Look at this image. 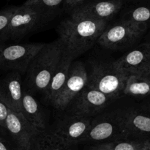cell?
I'll return each instance as SVG.
<instances>
[{"label": "cell", "mask_w": 150, "mask_h": 150, "mask_svg": "<svg viewBox=\"0 0 150 150\" xmlns=\"http://www.w3.org/2000/svg\"><path fill=\"white\" fill-rule=\"evenodd\" d=\"M108 23L104 21L70 16L59 26V40L65 52L75 59L95 45Z\"/></svg>", "instance_id": "6da1fadb"}, {"label": "cell", "mask_w": 150, "mask_h": 150, "mask_svg": "<svg viewBox=\"0 0 150 150\" xmlns=\"http://www.w3.org/2000/svg\"><path fill=\"white\" fill-rule=\"evenodd\" d=\"M64 48L59 40L45 44L31 62L26 70V90L45 92L64 55Z\"/></svg>", "instance_id": "7a4b0ae2"}, {"label": "cell", "mask_w": 150, "mask_h": 150, "mask_svg": "<svg viewBox=\"0 0 150 150\" xmlns=\"http://www.w3.org/2000/svg\"><path fill=\"white\" fill-rule=\"evenodd\" d=\"M148 29L146 25L120 19L113 24L107 25L97 42L107 49H123L136 43Z\"/></svg>", "instance_id": "3957f363"}, {"label": "cell", "mask_w": 150, "mask_h": 150, "mask_svg": "<svg viewBox=\"0 0 150 150\" xmlns=\"http://www.w3.org/2000/svg\"><path fill=\"white\" fill-rule=\"evenodd\" d=\"M88 76V85L114 100L123 96L128 75L121 71L112 62L94 64Z\"/></svg>", "instance_id": "277c9868"}, {"label": "cell", "mask_w": 150, "mask_h": 150, "mask_svg": "<svg viewBox=\"0 0 150 150\" xmlns=\"http://www.w3.org/2000/svg\"><path fill=\"white\" fill-rule=\"evenodd\" d=\"M51 18L39 9L31 5L17 7L9 22L3 40L22 38Z\"/></svg>", "instance_id": "5b68a950"}, {"label": "cell", "mask_w": 150, "mask_h": 150, "mask_svg": "<svg viewBox=\"0 0 150 150\" xmlns=\"http://www.w3.org/2000/svg\"><path fill=\"white\" fill-rule=\"evenodd\" d=\"M44 43L0 45V70H12L26 73L34 57L44 46Z\"/></svg>", "instance_id": "8992f818"}, {"label": "cell", "mask_w": 150, "mask_h": 150, "mask_svg": "<svg viewBox=\"0 0 150 150\" xmlns=\"http://www.w3.org/2000/svg\"><path fill=\"white\" fill-rule=\"evenodd\" d=\"M88 79V72L83 63L73 62L65 83L53 105L59 110L65 109L86 87Z\"/></svg>", "instance_id": "52a82bcc"}, {"label": "cell", "mask_w": 150, "mask_h": 150, "mask_svg": "<svg viewBox=\"0 0 150 150\" xmlns=\"http://www.w3.org/2000/svg\"><path fill=\"white\" fill-rule=\"evenodd\" d=\"M92 122L91 117L72 114L58 121L50 132L64 143L77 146Z\"/></svg>", "instance_id": "ba28073f"}, {"label": "cell", "mask_w": 150, "mask_h": 150, "mask_svg": "<svg viewBox=\"0 0 150 150\" xmlns=\"http://www.w3.org/2000/svg\"><path fill=\"white\" fill-rule=\"evenodd\" d=\"M126 139L120 123L119 114L92 121L89 130L81 139L79 144L95 143L108 140Z\"/></svg>", "instance_id": "9c48e42d"}, {"label": "cell", "mask_w": 150, "mask_h": 150, "mask_svg": "<svg viewBox=\"0 0 150 150\" xmlns=\"http://www.w3.org/2000/svg\"><path fill=\"white\" fill-rule=\"evenodd\" d=\"M6 135L10 138L16 150H30L31 142L36 130L21 113L9 108L5 121Z\"/></svg>", "instance_id": "30bf717a"}, {"label": "cell", "mask_w": 150, "mask_h": 150, "mask_svg": "<svg viewBox=\"0 0 150 150\" xmlns=\"http://www.w3.org/2000/svg\"><path fill=\"white\" fill-rule=\"evenodd\" d=\"M124 4L120 0H86L70 13L72 16L108 22L121 11Z\"/></svg>", "instance_id": "8fae6325"}, {"label": "cell", "mask_w": 150, "mask_h": 150, "mask_svg": "<svg viewBox=\"0 0 150 150\" xmlns=\"http://www.w3.org/2000/svg\"><path fill=\"white\" fill-rule=\"evenodd\" d=\"M112 100V98L87 84L73 101L74 103L72 114L91 117L104 109Z\"/></svg>", "instance_id": "7c38bea8"}, {"label": "cell", "mask_w": 150, "mask_h": 150, "mask_svg": "<svg viewBox=\"0 0 150 150\" xmlns=\"http://www.w3.org/2000/svg\"><path fill=\"white\" fill-rule=\"evenodd\" d=\"M113 63L128 76L141 73L150 67V42H143Z\"/></svg>", "instance_id": "4fadbf2b"}, {"label": "cell", "mask_w": 150, "mask_h": 150, "mask_svg": "<svg viewBox=\"0 0 150 150\" xmlns=\"http://www.w3.org/2000/svg\"><path fill=\"white\" fill-rule=\"evenodd\" d=\"M23 82L21 73L12 71L0 79V97L12 111L21 113Z\"/></svg>", "instance_id": "5bb4252c"}, {"label": "cell", "mask_w": 150, "mask_h": 150, "mask_svg": "<svg viewBox=\"0 0 150 150\" xmlns=\"http://www.w3.org/2000/svg\"><path fill=\"white\" fill-rule=\"evenodd\" d=\"M126 139L130 136L145 137L150 135V114L137 110H127L119 114Z\"/></svg>", "instance_id": "9a60e30c"}, {"label": "cell", "mask_w": 150, "mask_h": 150, "mask_svg": "<svg viewBox=\"0 0 150 150\" xmlns=\"http://www.w3.org/2000/svg\"><path fill=\"white\" fill-rule=\"evenodd\" d=\"M21 114L36 132L45 131L46 122L43 111L37 100L26 89L22 98Z\"/></svg>", "instance_id": "2e32d148"}, {"label": "cell", "mask_w": 150, "mask_h": 150, "mask_svg": "<svg viewBox=\"0 0 150 150\" xmlns=\"http://www.w3.org/2000/svg\"><path fill=\"white\" fill-rule=\"evenodd\" d=\"M74 58L67 53L64 52L58 64L57 70L48 84V88L44 92L45 99L51 103H54L61 92L68 76L70 66Z\"/></svg>", "instance_id": "e0dca14e"}, {"label": "cell", "mask_w": 150, "mask_h": 150, "mask_svg": "<svg viewBox=\"0 0 150 150\" xmlns=\"http://www.w3.org/2000/svg\"><path fill=\"white\" fill-rule=\"evenodd\" d=\"M76 146L68 145L54 136L50 131L36 132L31 142L30 150H75Z\"/></svg>", "instance_id": "ac0fdd59"}, {"label": "cell", "mask_w": 150, "mask_h": 150, "mask_svg": "<svg viewBox=\"0 0 150 150\" xmlns=\"http://www.w3.org/2000/svg\"><path fill=\"white\" fill-rule=\"evenodd\" d=\"M121 19L146 25L149 29L150 0H141L131 2V4L124 10Z\"/></svg>", "instance_id": "d6986e66"}, {"label": "cell", "mask_w": 150, "mask_h": 150, "mask_svg": "<svg viewBox=\"0 0 150 150\" xmlns=\"http://www.w3.org/2000/svg\"><path fill=\"white\" fill-rule=\"evenodd\" d=\"M123 95L137 98L149 96L150 95V80L143 75H130L126 81Z\"/></svg>", "instance_id": "ffe728a7"}, {"label": "cell", "mask_w": 150, "mask_h": 150, "mask_svg": "<svg viewBox=\"0 0 150 150\" xmlns=\"http://www.w3.org/2000/svg\"><path fill=\"white\" fill-rule=\"evenodd\" d=\"M144 141L119 139L92 146L90 150H143Z\"/></svg>", "instance_id": "44dd1931"}, {"label": "cell", "mask_w": 150, "mask_h": 150, "mask_svg": "<svg viewBox=\"0 0 150 150\" xmlns=\"http://www.w3.org/2000/svg\"><path fill=\"white\" fill-rule=\"evenodd\" d=\"M64 1L65 0H36L30 5L39 9L51 18L60 6L64 5Z\"/></svg>", "instance_id": "7402d4cb"}, {"label": "cell", "mask_w": 150, "mask_h": 150, "mask_svg": "<svg viewBox=\"0 0 150 150\" xmlns=\"http://www.w3.org/2000/svg\"><path fill=\"white\" fill-rule=\"evenodd\" d=\"M16 8V6H11L0 10V42H2L9 22Z\"/></svg>", "instance_id": "603a6c76"}, {"label": "cell", "mask_w": 150, "mask_h": 150, "mask_svg": "<svg viewBox=\"0 0 150 150\" xmlns=\"http://www.w3.org/2000/svg\"><path fill=\"white\" fill-rule=\"evenodd\" d=\"M9 108L0 97V136H6L5 121L8 114Z\"/></svg>", "instance_id": "cb8c5ba5"}, {"label": "cell", "mask_w": 150, "mask_h": 150, "mask_svg": "<svg viewBox=\"0 0 150 150\" xmlns=\"http://www.w3.org/2000/svg\"><path fill=\"white\" fill-rule=\"evenodd\" d=\"M86 0H65L63 7L71 13L73 10L80 6L81 4H83Z\"/></svg>", "instance_id": "d4e9b609"}, {"label": "cell", "mask_w": 150, "mask_h": 150, "mask_svg": "<svg viewBox=\"0 0 150 150\" xmlns=\"http://www.w3.org/2000/svg\"><path fill=\"white\" fill-rule=\"evenodd\" d=\"M0 150H16L3 136H0Z\"/></svg>", "instance_id": "484cf974"}, {"label": "cell", "mask_w": 150, "mask_h": 150, "mask_svg": "<svg viewBox=\"0 0 150 150\" xmlns=\"http://www.w3.org/2000/svg\"><path fill=\"white\" fill-rule=\"evenodd\" d=\"M139 74L143 75V76H146V78H148L150 80V67H148V68L146 69L145 70H144V71L142 72L141 73H139Z\"/></svg>", "instance_id": "4316f807"}, {"label": "cell", "mask_w": 150, "mask_h": 150, "mask_svg": "<svg viewBox=\"0 0 150 150\" xmlns=\"http://www.w3.org/2000/svg\"><path fill=\"white\" fill-rule=\"evenodd\" d=\"M143 150H150V139H146V140H144Z\"/></svg>", "instance_id": "83f0119b"}, {"label": "cell", "mask_w": 150, "mask_h": 150, "mask_svg": "<svg viewBox=\"0 0 150 150\" xmlns=\"http://www.w3.org/2000/svg\"><path fill=\"white\" fill-rule=\"evenodd\" d=\"M35 1H36V0H26L23 4H24V5H30V4H33Z\"/></svg>", "instance_id": "f1b7e54d"}, {"label": "cell", "mask_w": 150, "mask_h": 150, "mask_svg": "<svg viewBox=\"0 0 150 150\" xmlns=\"http://www.w3.org/2000/svg\"><path fill=\"white\" fill-rule=\"evenodd\" d=\"M120 1H123V2H135V1H141V0H120Z\"/></svg>", "instance_id": "f546056e"}, {"label": "cell", "mask_w": 150, "mask_h": 150, "mask_svg": "<svg viewBox=\"0 0 150 150\" xmlns=\"http://www.w3.org/2000/svg\"><path fill=\"white\" fill-rule=\"evenodd\" d=\"M147 41H148V42H150V29H149V34H148V39H147Z\"/></svg>", "instance_id": "4dcf8cb0"}]
</instances>
